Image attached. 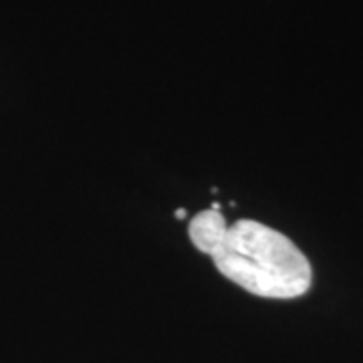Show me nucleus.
Here are the masks:
<instances>
[{
  "label": "nucleus",
  "mask_w": 363,
  "mask_h": 363,
  "mask_svg": "<svg viewBox=\"0 0 363 363\" xmlns=\"http://www.w3.org/2000/svg\"><path fill=\"white\" fill-rule=\"evenodd\" d=\"M212 260L222 277L257 297L297 298L313 281L311 264L297 245L255 220L228 226Z\"/></svg>",
  "instance_id": "1"
},
{
  "label": "nucleus",
  "mask_w": 363,
  "mask_h": 363,
  "mask_svg": "<svg viewBox=\"0 0 363 363\" xmlns=\"http://www.w3.org/2000/svg\"><path fill=\"white\" fill-rule=\"evenodd\" d=\"M212 210H218V212H220V202H212Z\"/></svg>",
  "instance_id": "4"
},
{
  "label": "nucleus",
  "mask_w": 363,
  "mask_h": 363,
  "mask_svg": "<svg viewBox=\"0 0 363 363\" xmlns=\"http://www.w3.org/2000/svg\"><path fill=\"white\" fill-rule=\"evenodd\" d=\"M176 218H178V220H184V218H186V210H184V208H178V210H176Z\"/></svg>",
  "instance_id": "3"
},
{
  "label": "nucleus",
  "mask_w": 363,
  "mask_h": 363,
  "mask_svg": "<svg viewBox=\"0 0 363 363\" xmlns=\"http://www.w3.org/2000/svg\"><path fill=\"white\" fill-rule=\"evenodd\" d=\"M226 233H228V224L224 220L218 210H202L198 212L194 218L188 224V234H190V240L200 252L204 255H214L220 245L226 238Z\"/></svg>",
  "instance_id": "2"
}]
</instances>
